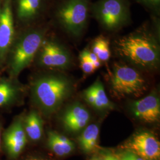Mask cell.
<instances>
[{"label": "cell", "instance_id": "2", "mask_svg": "<svg viewBox=\"0 0 160 160\" xmlns=\"http://www.w3.org/2000/svg\"><path fill=\"white\" fill-rule=\"evenodd\" d=\"M76 87L65 71L49 70L36 75L30 84L32 102L42 116L49 118L72 96Z\"/></svg>", "mask_w": 160, "mask_h": 160}, {"label": "cell", "instance_id": "14", "mask_svg": "<svg viewBox=\"0 0 160 160\" xmlns=\"http://www.w3.org/2000/svg\"><path fill=\"white\" fill-rule=\"evenodd\" d=\"M82 97L88 105L100 112H107L116 108V104L108 96L100 78L82 92Z\"/></svg>", "mask_w": 160, "mask_h": 160}, {"label": "cell", "instance_id": "21", "mask_svg": "<svg viewBox=\"0 0 160 160\" xmlns=\"http://www.w3.org/2000/svg\"><path fill=\"white\" fill-rule=\"evenodd\" d=\"M136 1L150 12L153 17L160 16V0H136Z\"/></svg>", "mask_w": 160, "mask_h": 160}, {"label": "cell", "instance_id": "15", "mask_svg": "<svg viewBox=\"0 0 160 160\" xmlns=\"http://www.w3.org/2000/svg\"><path fill=\"white\" fill-rule=\"evenodd\" d=\"M25 93V86L18 78H0V108L21 103Z\"/></svg>", "mask_w": 160, "mask_h": 160}, {"label": "cell", "instance_id": "20", "mask_svg": "<svg viewBox=\"0 0 160 160\" xmlns=\"http://www.w3.org/2000/svg\"><path fill=\"white\" fill-rule=\"evenodd\" d=\"M79 61L80 68L84 74L87 75L92 74L96 70V69L94 67V65L92 64L88 56L87 48H86V49H83L80 52Z\"/></svg>", "mask_w": 160, "mask_h": 160}, {"label": "cell", "instance_id": "19", "mask_svg": "<svg viewBox=\"0 0 160 160\" xmlns=\"http://www.w3.org/2000/svg\"><path fill=\"white\" fill-rule=\"evenodd\" d=\"M90 50L102 63L108 62L112 55L110 40L103 35H99L92 40Z\"/></svg>", "mask_w": 160, "mask_h": 160}, {"label": "cell", "instance_id": "12", "mask_svg": "<svg viewBox=\"0 0 160 160\" xmlns=\"http://www.w3.org/2000/svg\"><path fill=\"white\" fill-rule=\"evenodd\" d=\"M125 151L138 155L145 160H158L160 143L154 135L148 131L138 132L122 145Z\"/></svg>", "mask_w": 160, "mask_h": 160}, {"label": "cell", "instance_id": "4", "mask_svg": "<svg viewBox=\"0 0 160 160\" xmlns=\"http://www.w3.org/2000/svg\"><path fill=\"white\" fill-rule=\"evenodd\" d=\"M48 30L46 27L29 28L16 34L6 62L9 77L18 78L23 70L32 63L47 36Z\"/></svg>", "mask_w": 160, "mask_h": 160}, {"label": "cell", "instance_id": "22", "mask_svg": "<svg viewBox=\"0 0 160 160\" xmlns=\"http://www.w3.org/2000/svg\"><path fill=\"white\" fill-rule=\"evenodd\" d=\"M119 157H120L121 160H145L141 157L138 156V155L135 154L131 151L125 150Z\"/></svg>", "mask_w": 160, "mask_h": 160}, {"label": "cell", "instance_id": "27", "mask_svg": "<svg viewBox=\"0 0 160 160\" xmlns=\"http://www.w3.org/2000/svg\"><path fill=\"white\" fill-rule=\"evenodd\" d=\"M90 160H104L103 157L101 156H94Z\"/></svg>", "mask_w": 160, "mask_h": 160}, {"label": "cell", "instance_id": "17", "mask_svg": "<svg viewBox=\"0 0 160 160\" xmlns=\"http://www.w3.org/2000/svg\"><path fill=\"white\" fill-rule=\"evenodd\" d=\"M23 126L27 138L30 141L36 142L42 139L43 133V120L38 110H31L28 114L24 115Z\"/></svg>", "mask_w": 160, "mask_h": 160}, {"label": "cell", "instance_id": "16", "mask_svg": "<svg viewBox=\"0 0 160 160\" xmlns=\"http://www.w3.org/2000/svg\"><path fill=\"white\" fill-rule=\"evenodd\" d=\"M47 146L52 152L60 157L68 156L75 149L74 143L72 141L54 131L48 132Z\"/></svg>", "mask_w": 160, "mask_h": 160}, {"label": "cell", "instance_id": "29", "mask_svg": "<svg viewBox=\"0 0 160 160\" xmlns=\"http://www.w3.org/2000/svg\"><path fill=\"white\" fill-rule=\"evenodd\" d=\"M159 160V159H158V160Z\"/></svg>", "mask_w": 160, "mask_h": 160}, {"label": "cell", "instance_id": "3", "mask_svg": "<svg viewBox=\"0 0 160 160\" xmlns=\"http://www.w3.org/2000/svg\"><path fill=\"white\" fill-rule=\"evenodd\" d=\"M147 75L137 68L121 61H114L104 74L109 92L117 100L137 99L148 92Z\"/></svg>", "mask_w": 160, "mask_h": 160}, {"label": "cell", "instance_id": "24", "mask_svg": "<svg viewBox=\"0 0 160 160\" xmlns=\"http://www.w3.org/2000/svg\"><path fill=\"white\" fill-rule=\"evenodd\" d=\"M103 157L104 160H121L119 156L113 154H107Z\"/></svg>", "mask_w": 160, "mask_h": 160}, {"label": "cell", "instance_id": "8", "mask_svg": "<svg viewBox=\"0 0 160 160\" xmlns=\"http://www.w3.org/2000/svg\"><path fill=\"white\" fill-rule=\"evenodd\" d=\"M12 0H2L0 12V71L6 68L7 57L16 36Z\"/></svg>", "mask_w": 160, "mask_h": 160}, {"label": "cell", "instance_id": "10", "mask_svg": "<svg viewBox=\"0 0 160 160\" xmlns=\"http://www.w3.org/2000/svg\"><path fill=\"white\" fill-rule=\"evenodd\" d=\"M24 115L17 116L2 134V147L10 160L17 159L25 148L28 138L24 129Z\"/></svg>", "mask_w": 160, "mask_h": 160}, {"label": "cell", "instance_id": "25", "mask_svg": "<svg viewBox=\"0 0 160 160\" xmlns=\"http://www.w3.org/2000/svg\"><path fill=\"white\" fill-rule=\"evenodd\" d=\"M23 160H49L45 157L40 155H31L26 157Z\"/></svg>", "mask_w": 160, "mask_h": 160}, {"label": "cell", "instance_id": "1", "mask_svg": "<svg viewBox=\"0 0 160 160\" xmlns=\"http://www.w3.org/2000/svg\"><path fill=\"white\" fill-rule=\"evenodd\" d=\"M158 34L147 26L114 39L112 49L120 61L147 74L160 67V46Z\"/></svg>", "mask_w": 160, "mask_h": 160}, {"label": "cell", "instance_id": "9", "mask_svg": "<svg viewBox=\"0 0 160 160\" xmlns=\"http://www.w3.org/2000/svg\"><path fill=\"white\" fill-rule=\"evenodd\" d=\"M128 110L137 120L147 124L158 123L160 119V99L156 90L142 98L129 101Z\"/></svg>", "mask_w": 160, "mask_h": 160}, {"label": "cell", "instance_id": "5", "mask_svg": "<svg viewBox=\"0 0 160 160\" xmlns=\"http://www.w3.org/2000/svg\"><path fill=\"white\" fill-rule=\"evenodd\" d=\"M92 3L91 0H55L51 11L63 31L77 39L86 30Z\"/></svg>", "mask_w": 160, "mask_h": 160}, {"label": "cell", "instance_id": "6", "mask_svg": "<svg viewBox=\"0 0 160 160\" xmlns=\"http://www.w3.org/2000/svg\"><path fill=\"white\" fill-rule=\"evenodd\" d=\"M92 16L104 30L116 32L131 22L128 0H97L90 7Z\"/></svg>", "mask_w": 160, "mask_h": 160}, {"label": "cell", "instance_id": "11", "mask_svg": "<svg viewBox=\"0 0 160 160\" xmlns=\"http://www.w3.org/2000/svg\"><path fill=\"white\" fill-rule=\"evenodd\" d=\"M55 0H12L13 12L17 22L24 26H31L43 17Z\"/></svg>", "mask_w": 160, "mask_h": 160}, {"label": "cell", "instance_id": "7", "mask_svg": "<svg viewBox=\"0 0 160 160\" xmlns=\"http://www.w3.org/2000/svg\"><path fill=\"white\" fill-rule=\"evenodd\" d=\"M38 67L65 71L72 67L74 59L67 46L58 40L46 36L34 58Z\"/></svg>", "mask_w": 160, "mask_h": 160}, {"label": "cell", "instance_id": "18", "mask_svg": "<svg viewBox=\"0 0 160 160\" xmlns=\"http://www.w3.org/2000/svg\"><path fill=\"white\" fill-rule=\"evenodd\" d=\"M99 133V126L95 123L88 124L82 131L77 138V141L82 152L90 154L97 151Z\"/></svg>", "mask_w": 160, "mask_h": 160}, {"label": "cell", "instance_id": "26", "mask_svg": "<svg viewBox=\"0 0 160 160\" xmlns=\"http://www.w3.org/2000/svg\"><path fill=\"white\" fill-rule=\"evenodd\" d=\"M2 132V122L0 121V152L1 151V148H2V144H1Z\"/></svg>", "mask_w": 160, "mask_h": 160}, {"label": "cell", "instance_id": "23", "mask_svg": "<svg viewBox=\"0 0 160 160\" xmlns=\"http://www.w3.org/2000/svg\"><path fill=\"white\" fill-rule=\"evenodd\" d=\"M87 53H88V57L90 58V61H92V64L94 65V67L96 69V70L97 69L100 68L102 67L103 63L98 59V58H97V56L90 50V49L88 47H87Z\"/></svg>", "mask_w": 160, "mask_h": 160}, {"label": "cell", "instance_id": "28", "mask_svg": "<svg viewBox=\"0 0 160 160\" xmlns=\"http://www.w3.org/2000/svg\"><path fill=\"white\" fill-rule=\"evenodd\" d=\"M1 2H2V0H0V12H1Z\"/></svg>", "mask_w": 160, "mask_h": 160}, {"label": "cell", "instance_id": "13", "mask_svg": "<svg viewBox=\"0 0 160 160\" xmlns=\"http://www.w3.org/2000/svg\"><path fill=\"white\" fill-rule=\"evenodd\" d=\"M64 129L70 133L82 131L91 120V114L80 102H74L67 106L61 116Z\"/></svg>", "mask_w": 160, "mask_h": 160}]
</instances>
